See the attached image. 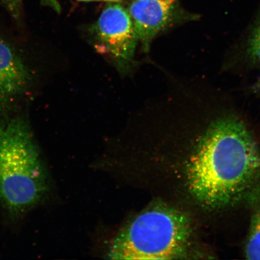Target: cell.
Instances as JSON below:
<instances>
[{
	"label": "cell",
	"mask_w": 260,
	"mask_h": 260,
	"mask_svg": "<svg viewBox=\"0 0 260 260\" xmlns=\"http://www.w3.org/2000/svg\"><path fill=\"white\" fill-rule=\"evenodd\" d=\"M191 235L189 220L184 214L157 207L136 217L114 242V259H171L182 255Z\"/></svg>",
	"instance_id": "cell-3"
},
{
	"label": "cell",
	"mask_w": 260,
	"mask_h": 260,
	"mask_svg": "<svg viewBox=\"0 0 260 260\" xmlns=\"http://www.w3.org/2000/svg\"><path fill=\"white\" fill-rule=\"evenodd\" d=\"M32 82V73L22 54L0 36V112L27 96Z\"/></svg>",
	"instance_id": "cell-6"
},
{
	"label": "cell",
	"mask_w": 260,
	"mask_h": 260,
	"mask_svg": "<svg viewBox=\"0 0 260 260\" xmlns=\"http://www.w3.org/2000/svg\"><path fill=\"white\" fill-rule=\"evenodd\" d=\"M202 127L188 166L194 197L207 209H220L246 198L260 178V152L245 107L209 81L192 90Z\"/></svg>",
	"instance_id": "cell-1"
},
{
	"label": "cell",
	"mask_w": 260,
	"mask_h": 260,
	"mask_svg": "<svg viewBox=\"0 0 260 260\" xmlns=\"http://www.w3.org/2000/svg\"><path fill=\"white\" fill-rule=\"evenodd\" d=\"M255 72H260V9L228 47L220 67V73L235 76Z\"/></svg>",
	"instance_id": "cell-7"
},
{
	"label": "cell",
	"mask_w": 260,
	"mask_h": 260,
	"mask_svg": "<svg viewBox=\"0 0 260 260\" xmlns=\"http://www.w3.org/2000/svg\"><path fill=\"white\" fill-rule=\"evenodd\" d=\"M90 29L96 48H102L120 73H129L139 40L128 11L119 5L109 6Z\"/></svg>",
	"instance_id": "cell-4"
},
{
	"label": "cell",
	"mask_w": 260,
	"mask_h": 260,
	"mask_svg": "<svg viewBox=\"0 0 260 260\" xmlns=\"http://www.w3.org/2000/svg\"><path fill=\"white\" fill-rule=\"evenodd\" d=\"M128 13L144 51L154 39L175 25L197 21L200 15L183 11L178 0H134Z\"/></svg>",
	"instance_id": "cell-5"
},
{
	"label": "cell",
	"mask_w": 260,
	"mask_h": 260,
	"mask_svg": "<svg viewBox=\"0 0 260 260\" xmlns=\"http://www.w3.org/2000/svg\"><path fill=\"white\" fill-rule=\"evenodd\" d=\"M245 252L246 259H260V209L252 216Z\"/></svg>",
	"instance_id": "cell-8"
},
{
	"label": "cell",
	"mask_w": 260,
	"mask_h": 260,
	"mask_svg": "<svg viewBox=\"0 0 260 260\" xmlns=\"http://www.w3.org/2000/svg\"><path fill=\"white\" fill-rule=\"evenodd\" d=\"M40 2L42 6L53 10L57 14H60L61 8L58 0H40Z\"/></svg>",
	"instance_id": "cell-11"
},
{
	"label": "cell",
	"mask_w": 260,
	"mask_h": 260,
	"mask_svg": "<svg viewBox=\"0 0 260 260\" xmlns=\"http://www.w3.org/2000/svg\"><path fill=\"white\" fill-rule=\"evenodd\" d=\"M78 1L88 2V1H93V0H78Z\"/></svg>",
	"instance_id": "cell-12"
},
{
	"label": "cell",
	"mask_w": 260,
	"mask_h": 260,
	"mask_svg": "<svg viewBox=\"0 0 260 260\" xmlns=\"http://www.w3.org/2000/svg\"><path fill=\"white\" fill-rule=\"evenodd\" d=\"M6 11L16 21L21 20L22 0H0Z\"/></svg>",
	"instance_id": "cell-9"
},
{
	"label": "cell",
	"mask_w": 260,
	"mask_h": 260,
	"mask_svg": "<svg viewBox=\"0 0 260 260\" xmlns=\"http://www.w3.org/2000/svg\"><path fill=\"white\" fill-rule=\"evenodd\" d=\"M52 183L46 164L24 116L0 119V203L19 219L47 199Z\"/></svg>",
	"instance_id": "cell-2"
},
{
	"label": "cell",
	"mask_w": 260,
	"mask_h": 260,
	"mask_svg": "<svg viewBox=\"0 0 260 260\" xmlns=\"http://www.w3.org/2000/svg\"><path fill=\"white\" fill-rule=\"evenodd\" d=\"M104 1L117 2L119 1V0H104Z\"/></svg>",
	"instance_id": "cell-13"
},
{
	"label": "cell",
	"mask_w": 260,
	"mask_h": 260,
	"mask_svg": "<svg viewBox=\"0 0 260 260\" xmlns=\"http://www.w3.org/2000/svg\"><path fill=\"white\" fill-rule=\"evenodd\" d=\"M244 92L247 95L260 100V72L256 79L245 87Z\"/></svg>",
	"instance_id": "cell-10"
}]
</instances>
